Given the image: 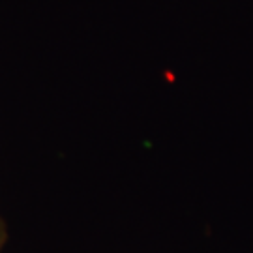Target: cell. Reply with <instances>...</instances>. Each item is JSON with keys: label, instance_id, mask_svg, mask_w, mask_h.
<instances>
[{"label": "cell", "instance_id": "obj_1", "mask_svg": "<svg viewBox=\"0 0 253 253\" xmlns=\"http://www.w3.org/2000/svg\"><path fill=\"white\" fill-rule=\"evenodd\" d=\"M4 238H6V235H4V227H2V221H0V248L4 244Z\"/></svg>", "mask_w": 253, "mask_h": 253}]
</instances>
